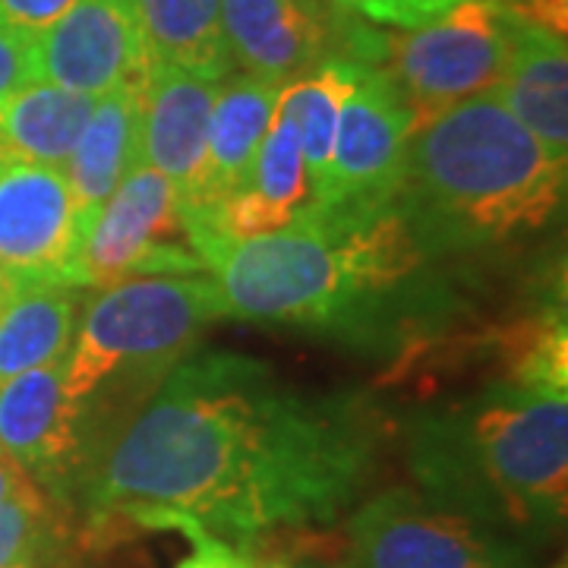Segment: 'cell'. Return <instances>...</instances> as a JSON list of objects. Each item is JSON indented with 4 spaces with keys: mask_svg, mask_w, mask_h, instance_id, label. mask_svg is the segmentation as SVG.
<instances>
[{
    "mask_svg": "<svg viewBox=\"0 0 568 568\" xmlns=\"http://www.w3.org/2000/svg\"><path fill=\"white\" fill-rule=\"evenodd\" d=\"M376 443L361 398H313L250 357L203 354L92 448L77 493L95 528L205 530L246 547L265 530L335 521L366 484Z\"/></svg>",
    "mask_w": 568,
    "mask_h": 568,
    "instance_id": "6da1fadb",
    "label": "cell"
},
{
    "mask_svg": "<svg viewBox=\"0 0 568 568\" xmlns=\"http://www.w3.org/2000/svg\"><path fill=\"white\" fill-rule=\"evenodd\" d=\"M566 162L487 92L414 130L395 205L424 256L508 244L562 212Z\"/></svg>",
    "mask_w": 568,
    "mask_h": 568,
    "instance_id": "7a4b0ae2",
    "label": "cell"
},
{
    "mask_svg": "<svg viewBox=\"0 0 568 568\" xmlns=\"http://www.w3.org/2000/svg\"><path fill=\"white\" fill-rule=\"evenodd\" d=\"M190 244L222 291L227 316L250 323L332 328L373 294L402 284L420 265L398 205H306L272 234L224 241L190 231Z\"/></svg>",
    "mask_w": 568,
    "mask_h": 568,
    "instance_id": "3957f363",
    "label": "cell"
},
{
    "mask_svg": "<svg viewBox=\"0 0 568 568\" xmlns=\"http://www.w3.org/2000/svg\"><path fill=\"white\" fill-rule=\"evenodd\" d=\"M426 496L496 525L552 534L568 508V388L508 379L426 420L414 443Z\"/></svg>",
    "mask_w": 568,
    "mask_h": 568,
    "instance_id": "277c9868",
    "label": "cell"
},
{
    "mask_svg": "<svg viewBox=\"0 0 568 568\" xmlns=\"http://www.w3.org/2000/svg\"><path fill=\"white\" fill-rule=\"evenodd\" d=\"M227 316L209 275H145L85 297L73 345L63 357V395L92 429V405L118 379L155 386L181 364L205 328Z\"/></svg>",
    "mask_w": 568,
    "mask_h": 568,
    "instance_id": "5b68a950",
    "label": "cell"
},
{
    "mask_svg": "<svg viewBox=\"0 0 568 568\" xmlns=\"http://www.w3.org/2000/svg\"><path fill=\"white\" fill-rule=\"evenodd\" d=\"M515 13L499 0H455L420 29L383 36V67L414 123L496 92L506 77Z\"/></svg>",
    "mask_w": 568,
    "mask_h": 568,
    "instance_id": "8992f818",
    "label": "cell"
},
{
    "mask_svg": "<svg viewBox=\"0 0 568 568\" xmlns=\"http://www.w3.org/2000/svg\"><path fill=\"white\" fill-rule=\"evenodd\" d=\"M351 568H534L528 549L462 508L395 487L347 521Z\"/></svg>",
    "mask_w": 568,
    "mask_h": 568,
    "instance_id": "52a82bcc",
    "label": "cell"
},
{
    "mask_svg": "<svg viewBox=\"0 0 568 568\" xmlns=\"http://www.w3.org/2000/svg\"><path fill=\"white\" fill-rule=\"evenodd\" d=\"M178 186L140 162L82 231L73 284L102 291L145 275H200Z\"/></svg>",
    "mask_w": 568,
    "mask_h": 568,
    "instance_id": "ba28073f",
    "label": "cell"
},
{
    "mask_svg": "<svg viewBox=\"0 0 568 568\" xmlns=\"http://www.w3.org/2000/svg\"><path fill=\"white\" fill-rule=\"evenodd\" d=\"M222 26L234 70L278 85L332 58L383 63V36L325 0H222Z\"/></svg>",
    "mask_w": 568,
    "mask_h": 568,
    "instance_id": "9c48e42d",
    "label": "cell"
},
{
    "mask_svg": "<svg viewBox=\"0 0 568 568\" xmlns=\"http://www.w3.org/2000/svg\"><path fill=\"white\" fill-rule=\"evenodd\" d=\"M417 123L383 63H364L347 92L323 186L320 209H383L395 203L407 142Z\"/></svg>",
    "mask_w": 568,
    "mask_h": 568,
    "instance_id": "30bf717a",
    "label": "cell"
},
{
    "mask_svg": "<svg viewBox=\"0 0 568 568\" xmlns=\"http://www.w3.org/2000/svg\"><path fill=\"white\" fill-rule=\"evenodd\" d=\"M149 70L140 0H77L32 39V77L82 95H104Z\"/></svg>",
    "mask_w": 568,
    "mask_h": 568,
    "instance_id": "8fae6325",
    "label": "cell"
},
{
    "mask_svg": "<svg viewBox=\"0 0 568 568\" xmlns=\"http://www.w3.org/2000/svg\"><path fill=\"white\" fill-rule=\"evenodd\" d=\"M80 244L63 168L0 164V268L17 284H73Z\"/></svg>",
    "mask_w": 568,
    "mask_h": 568,
    "instance_id": "7c38bea8",
    "label": "cell"
},
{
    "mask_svg": "<svg viewBox=\"0 0 568 568\" xmlns=\"http://www.w3.org/2000/svg\"><path fill=\"white\" fill-rule=\"evenodd\" d=\"M63 361L0 383V455L44 493L77 489L92 455V429L63 395Z\"/></svg>",
    "mask_w": 568,
    "mask_h": 568,
    "instance_id": "4fadbf2b",
    "label": "cell"
},
{
    "mask_svg": "<svg viewBox=\"0 0 568 568\" xmlns=\"http://www.w3.org/2000/svg\"><path fill=\"white\" fill-rule=\"evenodd\" d=\"M219 82L149 61L142 77V162L178 186L183 209L200 200L209 121Z\"/></svg>",
    "mask_w": 568,
    "mask_h": 568,
    "instance_id": "5bb4252c",
    "label": "cell"
},
{
    "mask_svg": "<svg viewBox=\"0 0 568 568\" xmlns=\"http://www.w3.org/2000/svg\"><path fill=\"white\" fill-rule=\"evenodd\" d=\"M142 162V80L99 95L63 174L70 183L80 224L95 219L118 183Z\"/></svg>",
    "mask_w": 568,
    "mask_h": 568,
    "instance_id": "9a60e30c",
    "label": "cell"
},
{
    "mask_svg": "<svg viewBox=\"0 0 568 568\" xmlns=\"http://www.w3.org/2000/svg\"><path fill=\"white\" fill-rule=\"evenodd\" d=\"M278 92H282L278 82L260 80L250 73H231L219 82L212 121H209L203 186L196 205L183 209L186 215L219 205L224 196L237 193L250 181L256 152L272 123Z\"/></svg>",
    "mask_w": 568,
    "mask_h": 568,
    "instance_id": "2e32d148",
    "label": "cell"
},
{
    "mask_svg": "<svg viewBox=\"0 0 568 568\" xmlns=\"http://www.w3.org/2000/svg\"><path fill=\"white\" fill-rule=\"evenodd\" d=\"M496 95L552 155L568 159L566 36L515 17L511 58Z\"/></svg>",
    "mask_w": 568,
    "mask_h": 568,
    "instance_id": "e0dca14e",
    "label": "cell"
},
{
    "mask_svg": "<svg viewBox=\"0 0 568 568\" xmlns=\"http://www.w3.org/2000/svg\"><path fill=\"white\" fill-rule=\"evenodd\" d=\"M95 102L54 82L20 85L0 102V164L63 168Z\"/></svg>",
    "mask_w": 568,
    "mask_h": 568,
    "instance_id": "ac0fdd59",
    "label": "cell"
},
{
    "mask_svg": "<svg viewBox=\"0 0 568 568\" xmlns=\"http://www.w3.org/2000/svg\"><path fill=\"white\" fill-rule=\"evenodd\" d=\"M85 294L73 284H20L0 306V383L61 364L73 345Z\"/></svg>",
    "mask_w": 568,
    "mask_h": 568,
    "instance_id": "d6986e66",
    "label": "cell"
},
{
    "mask_svg": "<svg viewBox=\"0 0 568 568\" xmlns=\"http://www.w3.org/2000/svg\"><path fill=\"white\" fill-rule=\"evenodd\" d=\"M149 61L222 82L234 73L222 26V0H140Z\"/></svg>",
    "mask_w": 568,
    "mask_h": 568,
    "instance_id": "ffe728a7",
    "label": "cell"
},
{
    "mask_svg": "<svg viewBox=\"0 0 568 568\" xmlns=\"http://www.w3.org/2000/svg\"><path fill=\"white\" fill-rule=\"evenodd\" d=\"M361 67H364V61L332 58L304 77L284 82L282 92H278L275 114H282L297 133L313 193L325 181L332 145H335V130H338V114H342V104H345Z\"/></svg>",
    "mask_w": 568,
    "mask_h": 568,
    "instance_id": "44dd1931",
    "label": "cell"
},
{
    "mask_svg": "<svg viewBox=\"0 0 568 568\" xmlns=\"http://www.w3.org/2000/svg\"><path fill=\"white\" fill-rule=\"evenodd\" d=\"M244 186L256 190L260 196L284 209L287 215L304 212L310 200H313V186H310V174H306V162L304 152H301V142H297V133L275 111H272V123L265 130L263 145L256 152L250 181Z\"/></svg>",
    "mask_w": 568,
    "mask_h": 568,
    "instance_id": "7402d4cb",
    "label": "cell"
},
{
    "mask_svg": "<svg viewBox=\"0 0 568 568\" xmlns=\"http://www.w3.org/2000/svg\"><path fill=\"white\" fill-rule=\"evenodd\" d=\"M61 540V521L51 496L32 480L0 503V568L29 556H51Z\"/></svg>",
    "mask_w": 568,
    "mask_h": 568,
    "instance_id": "603a6c76",
    "label": "cell"
},
{
    "mask_svg": "<svg viewBox=\"0 0 568 568\" xmlns=\"http://www.w3.org/2000/svg\"><path fill=\"white\" fill-rule=\"evenodd\" d=\"M325 3L395 29H420L439 13H446L455 0H325Z\"/></svg>",
    "mask_w": 568,
    "mask_h": 568,
    "instance_id": "cb8c5ba5",
    "label": "cell"
},
{
    "mask_svg": "<svg viewBox=\"0 0 568 568\" xmlns=\"http://www.w3.org/2000/svg\"><path fill=\"white\" fill-rule=\"evenodd\" d=\"M32 80V39L0 20V102Z\"/></svg>",
    "mask_w": 568,
    "mask_h": 568,
    "instance_id": "d4e9b609",
    "label": "cell"
},
{
    "mask_svg": "<svg viewBox=\"0 0 568 568\" xmlns=\"http://www.w3.org/2000/svg\"><path fill=\"white\" fill-rule=\"evenodd\" d=\"M73 3L77 0H0V20L36 39L48 26L61 20Z\"/></svg>",
    "mask_w": 568,
    "mask_h": 568,
    "instance_id": "484cf974",
    "label": "cell"
},
{
    "mask_svg": "<svg viewBox=\"0 0 568 568\" xmlns=\"http://www.w3.org/2000/svg\"><path fill=\"white\" fill-rule=\"evenodd\" d=\"M183 537H190L193 552L174 568H250L253 562V552H246V547H234L215 534L186 530Z\"/></svg>",
    "mask_w": 568,
    "mask_h": 568,
    "instance_id": "4316f807",
    "label": "cell"
},
{
    "mask_svg": "<svg viewBox=\"0 0 568 568\" xmlns=\"http://www.w3.org/2000/svg\"><path fill=\"white\" fill-rule=\"evenodd\" d=\"M26 484H32V477H29L20 465H13L10 458L0 455V503L10 499L13 493H20Z\"/></svg>",
    "mask_w": 568,
    "mask_h": 568,
    "instance_id": "83f0119b",
    "label": "cell"
},
{
    "mask_svg": "<svg viewBox=\"0 0 568 568\" xmlns=\"http://www.w3.org/2000/svg\"><path fill=\"white\" fill-rule=\"evenodd\" d=\"M250 568H294V559L284 552H268V556H253Z\"/></svg>",
    "mask_w": 568,
    "mask_h": 568,
    "instance_id": "f1b7e54d",
    "label": "cell"
},
{
    "mask_svg": "<svg viewBox=\"0 0 568 568\" xmlns=\"http://www.w3.org/2000/svg\"><path fill=\"white\" fill-rule=\"evenodd\" d=\"M294 568H351L347 562H328V559H294Z\"/></svg>",
    "mask_w": 568,
    "mask_h": 568,
    "instance_id": "f546056e",
    "label": "cell"
},
{
    "mask_svg": "<svg viewBox=\"0 0 568 568\" xmlns=\"http://www.w3.org/2000/svg\"><path fill=\"white\" fill-rule=\"evenodd\" d=\"M17 287H20V284L13 282V278H10V275H7V272L0 268V306L10 301V294H13Z\"/></svg>",
    "mask_w": 568,
    "mask_h": 568,
    "instance_id": "4dcf8cb0",
    "label": "cell"
},
{
    "mask_svg": "<svg viewBox=\"0 0 568 568\" xmlns=\"http://www.w3.org/2000/svg\"><path fill=\"white\" fill-rule=\"evenodd\" d=\"M44 559H51V556H29V559H20L7 568H44Z\"/></svg>",
    "mask_w": 568,
    "mask_h": 568,
    "instance_id": "1f68e13d",
    "label": "cell"
},
{
    "mask_svg": "<svg viewBox=\"0 0 568 568\" xmlns=\"http://www.w3.org/2000/svg\"><path fill=\"white\" fill-rule=\"evenodd\" d=\"M556 568H566V562H559V566H556Z\"/></svg>",
    "mask_w": 568,
    "mask_h": 568,
    "instance_id": "d6a6232c",
    "label": "cell"
}]
</instances>
